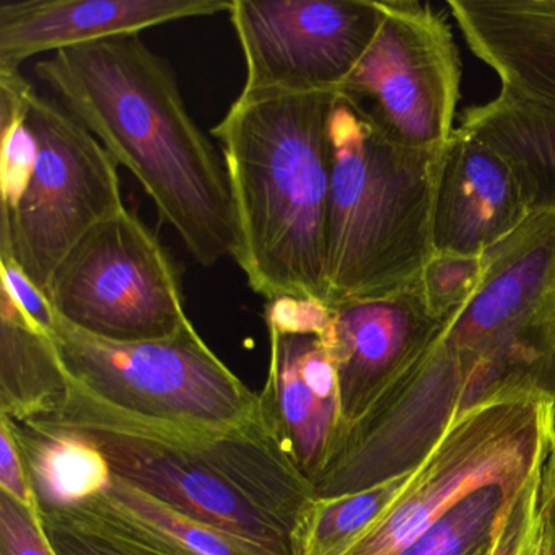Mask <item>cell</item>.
Returning <instances> with one entry per match:
<instances>
[{
    "instance_id": "obj_9",
    "label": "cell",
    "mask_w": 555,
    "mask_h": 555,
    "mask_svg": "<svg viewBox=\"0 0 555 555\" xmlns=\"http://www.w3.org/2000/svg\"><path fill=\"white\" fill-rule=\"evenodd\" d=\"M382 22L340 92L409 147H447L456 126L463 64L447 15L417 0H378Z\"/></svg>"
},
{
    "instance_id": "obj_3",
    "label": "cell",
    "mask_w": 555,
    "mask_h": 555,
    "mask_svg": "<svg viewBox=\"0 0 555 555\" xmlns=\"http://www.w3.org/2000/svg\"><path fill=\"white\" fill-rule=\"evenodd\" d=\"M334 92L240 93L212 128L235 210V261L266 301L326 304Z\"/></svg>"
},
{
    "instance_id": "obj_4",
    "label": "cell",
    "mask_w": 555,
    "mask_h": 555,
    "mask_svg": "<svg viewBox=\"0 0 555 555\" xmlns=\"http://www.w3.org/2000/svg\"><path fill=\"white\" fill-rule=\"evenodd\" d=\"M330 141L326 305L414 284L435 253V194L447 147L396 141L346 92L334 99Z\"/></svg>"
},
{
    "instance_id": "obj_26",
    "label": "cell",
    "mask_w": 555,
    "mask_h": 555,
    "mask_svg": "<svg viewBox=\"0 0 555 555\" xmlns=\"http://www.w3.org/2000/svg\"><path fill=\"white\" fill-rule=\"evenodd\" d=\"M539 470L513 496L500 521L490 555H534L539 515Z\"/></svg>"
},
{
    "instance_id": "obj_15",
    "label": "cell",
    "mask_w": 555,
    "mask_h": 555,
    "mask_svg": "<svg viewBox=\"0 0 555 555\" xmlns=\"http://www.w3.org/2000/svg\"><path fill=\"white\" fill-rule=\"evenodd\" d=\"M531 214L508 162L456 128L444 149L435 194V253L486 255Z\"/></svg>"
},
{
    "instance_id": "obj_6",
    "label": "cell",
    "mask_w": 555,
    "mask_h": 555,
    "mask_svg": "<svg viewBox=\"0 0 555 555\" xmlns=\"http://www.w3.org/2000/svg\"><path fill=\"white\" fill-rule=\"evenodd\" d=\"M54 343L70 378L125 411L212 428L262 414L261 396L216 356L194 324L167 339L112 343L57 320Z\"/></svg>"
},
{
    "instance_id": "obj_31",
    "label": "cell",
    "mask_w": 555,
    "mask_h": 555,
    "mask_svg": "<svg viewBox=\"0 0 555 555\" xmlns=\"http://www.w3.org/2000/svg\"><path fill=\"white\" fill-rule=\"evenodd\" d=\"M534 555H555V438L539 470V515Z\"/></svg>"
},
{
    "instance_id": "obj_1",
    "label": "cell",
    "mask_w": 555,
    "mask_h": 555,
    "mask_svg": "<svg viewBox=\"0 0 555 555\" xmlns=\"http://www.w3.org/2000/svg\"><path fill=\"white\" fill-rule=\"evenodd\" d=\"M38 79L128 168L204 268L238 249L225 160L188 112L177 74L141 35L57 51Z\"/></svg>"
},
{
    "instance_id": "obj_16",
    "label": "cell",
    "mask_w": 555,
    "mask_h": 555,
    "mask_svg": "<svg viewBox=\"0 0 555 555\" xmlns=\"http://www.w3.org/2000/svg\"><path fill=\"white\" fill-rule=\"evenodd\" d=\"M447 9L502 90L555 109V0H448Z\"/></svg>"
},
{
    "instance_id": "obj_30",
    "label": "cell",
    "mask_w": 555,
    "mask_h": 555,
    "mask_svg": "<svg viewBox=\"0 0 555 555\" xmlns=\"http://www.w3.org/2000/svg\"><path fill=\"white\" fill-rule=\"evenodd\" d=\"M0 492L8 493L27 508L41 513L21 448L8 418L4 417H0Z\"/></svg>"
},
{
    "instance_id": "obj_17",
    "label": "cell",
    "mask_w": 555,
    "mask_h": 555,
    "mask_svg": "<svg viewBox=\"0 0 555 555\" xmlns=\"http://www.w3.org/2000/svg\"><path fill=\"white\" fill-rule=\"evenodd\" d=\"M60 513L126 555H271L183 515L118 476L102 495Z\"/></svg>"
},
{
    "instance_id": "obj_27",
    "label": "cell",
    "mask_w": 555,
    "mask_h": 555,
    "mask_svg": "<svg viewBox=\"0 0 555 555\" xmlns=\"http://www.w3.org/2000/svg\"><path fill=\"white\" fill-rule=\"evenodd\" d=\"M0 555H56L44 532L41 513L0 492Z\"/></svg>"
},
{
    "instance_id": "obj_13",
    "label": "cell",
    "mask_w": 555,
    "mask_h": 555,
    "mask_svg": "<svg viewBox=\"0 0 555 555\" xmlns=\"http://www.w3.org/2000/svg\"><path fill=\"white\" fill-rule=\"evenodd\" d=\"M233 0H12L0 4V73L43 53L184 18L230 12Z\"/></svg>"
},
{
    "instance_id": "obj_19",
    "label": "cell",
    "mask_w": 555,
    "mask_h": 555,
    "mask_svg": "<svg viewBox=\"0 0 555 555\" xmlns=\"http://www.w3.org/2000/svg\"><path fill=\"white\" fill-rule=\"evenodd\" d=\"M268 333V378L259 395L262 409L313 483L343 435V411L307 385L287 334Z\"/></svg>"
},
{
    "instance_id": "obj_5",
    "label": "cell",
    "mask_w": 555,
    "mask_h": 555,
    "mask_svg": "<svg viewBox=\"0 0 555 555\" xmlns=\"http://www.w3.org/2000/svg\"><path fill=\"white\" fill-rule=\"evenodd\" d=\"M555 438V399L509 388L460 415L382 519L343 555H399L444 513L490 486L521 487Z\"/></svg>"
},
{
    "instance_id": "obj_25",
    "label": "cell",
    "mask_w": 555,
    "mask_h": 555,
    "mask_svg": "<svg viewBox=\"0 0 555 555\" xmlns=\"http://www.w3.org/2000/svg\"><path fill=\"white\" fill-rule=\"evenodd\" d=\"M486 271V255L434 253L415 281L428 314L447 330L469 307Z\"/></svg>"
},
{
    "instance_id": "obj_23",
    "label": "cell",
    "mask_w": 555,
    "mask_h": 555,
    "mask_svg": "<svg viewBox=\"0 0 555 555\" xmlns=\"http://www.w3.org/2000/svg\"><path fill=\"white\" fill-rule=\"evenodd\" d=\"M521 487L490 486L470 493L399 555H490L500 521Z\"/></svg>"
},
{
    "instance_id": "obj_20",
    "label": "cell",
    "mask_w": 555,
    "mask_h": 555,
    "mask_svg": "<svg viewBox=\"0 0 555 555\" xmlns=\"http://www.w3.org/2000/svg\"><path fill=\"white\" fill-rule=\"evenodd\" d=\"M67 395V373L54 337L35 326L0 288V417H53Z\"/></svg>"
},
{
    "instance_id": "obj_18",
    "label": "cell",
    "mask_w": 555,
    "mask_h": 555,
    "mask_svg": "<svg viewBox=\"0 0 555 555\" xmlns=\"http://www.w3.org/2000/svg\"><path fill=\"white\" fill-rule=\"evenodd\" d=\"M467 134L495 149L515 171L531 212L555 214V109L500 90L461 116Z\"/></svg>"
},
{
    "instance_id": "obj_28",
    "label": "cell",
    "mask_w": 555,
    "mask_h": 555,
    "mask_svg": "<svg viewBox=\"0 0 555 555\" xmlns=\"http://www.w3.org/2000/svg\"><path fill=\"white\" fill-rule=\"evenodd\" d=\"M0 264H2V274H0L2 287L0 288H4L14 298L15 304L35 326L54 337L57 317L47 294L40 291L11 259H0Z\"/></svg>"
},
{
    "instance_id": "obj_10",
    "label": "cell",
    "mask_w": 555,
    "mask_h": 555,
    "mask_svg": "<svg viewBox=\"0 0 555 555\" xmlns=\"http://www.w3.org/2000/svg\"><path fill=\"white\" fill-rule=\"evenodd\" d=\"M464 383L466 359L440 337L344 430L314 477V496L349 495L418 469L460 417Z\"/></svg>"
},
{
    "instance_id": "obj_7",
    "label": "cell",
    "mask_w": 555,
    "mask_h": 555,
    "mask_svg": "<svg viewBox=\"0 0 555 555\" xmlns=\"http://www.w3.org/2000/svg\"><path fill=\"white\" fill-rule=\"evenodd\" d=\"M47 297L61 323L112 343L167 339L193 324L173 259L129 209L67 253Z\"/></svg>"
},
{
    "instance_id": "obj_29",
    "label": "cell",
    "mask_w": 555,
    "mask_h": 555,
    "mask_svg": "<svg viewBox=\"0 0 555 555\" xmlns=\"http://www.w3.org/2000/svg\"><path fill=\"white\" fill-rule=\"evenodd\" d=\"M41 521L56 555H126L105 539L74 525L60 512H41Z\"/></svg>"
},
{
    "instance_id": "obj_24",
    "label": "cell",
    "mask_w": 555,
    "mask_h": 555,
    "mask_svg": "<svg viewBox=\"0 0 555 555\" xmlns=\"http://www.w3.org/2000/svg\"><path fill=\"white\" fill-rule=\"evenodd\" d=\"M31 83L21 73H0V196L2 217L17 209L38 160V139L27 121L25 96Z\"/></svg>"
},
{
    "instance_id": "obj_22",
    "label": "cell",
    "mask_w": 555,
    "mask_h": 555,
    "mask_svg": "<svg viewBox=\"0 0 555 555\" xmlns=\"http://www.w3.org/2000/svg\"><path fill=\"white\" fill-rule=\"evenodd\" d=\"M414 473L349 495L314 500L295 531L294 554L343 555L349 551L395 505Z\"/></svg>"
},
{
    "instance_id": "obj_14",
    "label": "cell",
    "mask_w": 555,
    "mask_h": 555,
    "mask_svg": "<svg viewBox=\"0 0 555 555\" xmlns=\"http://www.w3.org/2000/svg\"><path fill=\"white\" fill-rule=\"evenodd\" d=\"M486 258L483 284L441 336L466 357L555 310V214L532 212Z\"/></svg>"
},
{
    "instance_id": "obj_11",
    "label": "cell",
    "mask_w": 555,
    "mask_h": 555,
    "mask_svg": "<svg viewBox=\"0 0 555 555\" xmlns=\"http://www.w3.org/2000/svg\"><path fill=\"white\" fill-rule=\"evenodd\" d=\"M242 93L340 92L382 22L378 0H233Z\"/></svg>"
},
{
    "instance_id": "obj_8",
    "label": "cell",
    "mask_w": 555,
    "mask_h": 555,
    "mask_svg": "<svg viewBox=\"0 0 555 555\" xmlns=\"http://www.w3.org/2000/svg\"><path fill=\"white\" fill-rule=\"evenodd\" d=\"M27 121L38 160L15 212L0 220V259H11L47 294L67 253L126 209L118 164L56 100L28 89Z\"/></svg>"
},
{
    "instance_id": "obj_21",
    "label": "cell",
    "mask_w": 555,
    "mask_h": 555,
    "mask_svg": "<svg viewBox=\"0 0 555 555\" xmlns=\"http://www.w3.org/2000/svg\"><path fill=\"white\" fill-rule=\"evenodd\" d=\"M9 425L41 512L76 508L112 486L115 473L108 460L80 431L44 422L9 421Z\"/></svg>"
},
{
    "instance_id": "obj_12",
    "label": "cell",
    "mask_w": 555,
    "mask_h": 555,
    "mask_svg": "<svg viewBox=\"0 0 555 555\" xmlns=\"http://www.w3.org/2000/svg\"><path fill=\"white\" fill-rule=\"evenodd\" d=\"M331 310L323 340L336 363L346 430L425 356L444 326L428 314L415 282L385 297L346 301Z\"/></svg>"
},
{
    "instance_id": "obj_2",
    "label": "cell",
    "mask_w": 555,
    "mask_h": 555,
    "mask_svg": "<svg viewBox=\"0 0 555 555\" xmlns=\"http://www.w3.org/2000/svg\"><path fill=\"white\" fill-rule=\"evenodd\" d=\"M30 422L80 431L115 476L271 555H295V531L317 500L264 409L229 428L158 421L116 408L67 375L61 411Z\"/></svg>"
}]
</instances>
